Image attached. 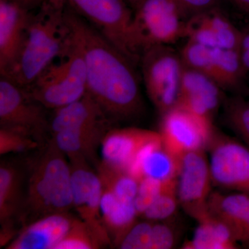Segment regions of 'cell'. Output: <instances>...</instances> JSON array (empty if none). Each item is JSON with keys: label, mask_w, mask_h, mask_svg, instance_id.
Returning <instances> with one entry per match:
<instances>
[{"label": "cell", "mask_w": 249, "mask_h": 249, "mask_svg": "<svg viewBox=\"0 0 249 249\" xmlns=\"http://www.w3.org/2000/svg\"><path fill=\"white\" fill-rule=\"evenodd\" d=\"M70 38L84 60L87 92L111 122L142 115L144 103L136 65L67 4Z\"/></svg>", "instance_id": "6da1fadb"}, {"label": "cell", "mask_w": 249, "mask_h": 249, "mask_svg": "<svg viewBox=\"0 0 249 249\" xmlns=\"http://www.w3.org/2000/svg\"><path fill=\"white\" fill-rule=\"evenodd\" d=\"M36 10L31 11L17 58L1 75L24 88L65 53L70 45L65 0H43Z\"/></svg>", "instance_id": "7a4b0ae2"}, {"label": "cell", "mask_w": 249, "mask_h": 249, "mask_svg": "<svg viewBox=\"0 0 249 249\" xmlns=\"http://www.w3.org/2000/svg\"><path fill=\"white\" fill-rule=\"evenodd\" d=\"M71 208V166L52 138L31 167L19 221L24 227L50 214L68 213Z\"/></svg>", "instance_id": "3957f363"}, {"label": "cell", "mask_w": 249, "mask_h": 249, "mask_svg": "<svg viewBox=\"0 0 249 249\" xmlns=\"http://www.w3.org/2000/svg\"><path fill=\"white\" fill-rule=\"evenodd\" d=\"M25 88L34 99L50 110L64 107L84 96L87 92L84 60L71 38L66 52Z\"/></svg>", "instance_id": "277c9868"}, {"label": "cell", "mask_w": 249, "mask_h": 249, "mask_svg": "<svg viewBox=\"0 0 249 249\" xmlns=\"http://www.w3.org/2000/svg\"><path fill=\"white\" fill-rule=\"evenodd\" d=\"M139 64L147 96L160 116L178 106L185 64L179 52L168 45L149 47Z\"/></svg>", "instance_id": "5b68a950"}, {"label": "cell", "mask_w": 249, "mask_h": 249, "mask_svg": "<svg viewBox=\"0 0 249 249\" xmlns=\"http://www.w3.org/2000/svg\"><path fill=\"white\" fill-rule=\"evenodd\" d=\"M69 7L116 46L134 65L140 60L132 35L130 7L125 0H65Z\"/></svg>", "instance_id": "8992f818"}, {"label": "cell", "mask_w": 249, "mask_h": 249, "mask_svg": "<svg viewBox=\"0 0 249 249\" xmlns=\"http://www.w3.org/2000/svg\"><path fill=\"white\" fill-rule=\"evenodd\" d=\"M134 11L132 35L140 55L152 46L186 37L188 19L177 0H145Z\"/></svg>", "instance_id": "52a82bcc"}, {"label": "cell", "mask_w": 249, "mask_h": 249, "mask_svg": "<svg viewBox=\"0 0 249 249\" xmlns=\"http://www.w3.org/2000/svg\"><path fill=\"white\" fill-rule=\"evenodd\" d=\"M45 106L31 96L25 88L1 76L0 79V124L16 129L43 142L50 131V118Z\"/></svg>", "instance_id": "ba28073f"}, {"label": "cell", "mask_w": 249, "mask_h": 249, "mask_svg": "<svg viewBox=\"0 0 249 249\" xmlns=\"http://www.w3.org/2000/svg\"><path fill=\"white\" fill-rule=\"evenodd\" d=\"M206 150L213 185L249 195V147L214 127Z\"/></svg>", "instance_id": "9c48e42d"}, {"label": "cell", "mask_w": 249, "mask_h": 249, "mask_svg": "<svg viewBox=\"0 0 249 249\" xmlns=\"http://www.w3.org/2000/svg\"><path fill=\"white\" fill-rule=\"evenodd\" d=\"M179 52L186 66L207 75L223 90L243 89L248 73L239 49L213 48L187 40Z\"/></svg>", "instance_id": "30bf717a"}, {"label": "cell", "mask_w": 249, "mask_h": 249, "mask_svg": "<svg viewBox=\"0 0 249 249\" xmlns=\"http://www.w3.org/2000/svg\"><path fill=\"white\" fill-rule=\"evenodd\" d=\"M214 129L212 121L177 106L161 115L159 132L165 148L179 159L188 152L206 150Z\"/></svg>", "instance_id": "8fae6325"}, {"label": "cell", "mask_w": 249, "mask_h": 249, "mask_svg": "<svg viewBox=\"0 0 249 249\" xmlns=\"http://www.w3.org/2000/svg\"><path fill=\"white\" fill-rule=\"evenodd\" d=\"M204 150L188 152L179 158L178 196L187 214L199 220L209 213L208 201L212 178L209 157Z\"/></svg>", "instance_id": "7c38bea8"}, {"label": "cell", "mask_w": 249, "mask_h": 249, "mask_svg": "<svg viewBox=\"0 0 249 249\" xmlns=\"http://www.w3.org/2000/svg\"><path fill=\"white\" fill-rule=\"evenodd\" d=\"M71 168L73 208L102 247L111 245L101 214L103 186L98 174L87 162H73Z\"/></svg>", "instance_id": "4fadbf2b"}, {"label": "cell", "mask_w": 249, "mask_h": 249, "mask_svg": "<svg viewBox=\"0 0 249 249\" xmlns=\"http://www.w3.org/2000/svg\"><path fill=\"white\" fill-rule=\"evenodd\" d=\"M186 37L213 48L239 49L241 30L218 7L190 18Z\"/></svg>", "instance_id": "5bb4252c"}, {"label": "cell", "mask_w": 249, "mask_h": 249, "mask_svg": "<svg viewBox=\"0 0 249 249\" xmlns=\"http://www.w3.org/2000/svg\"><path fill=\"white\" fill-rule=\"evenodd\" d=\"M223 91L207 75L185 65L178 106L213 121L225 101Z\"/></svg>", "instance_id": "9a60e30c"}, {"label": "cell", "mask_w": 249, "mask_h": 249, "mask_svg": "<svg viewBox=\"0 0 249 249\" xmlns=\"http://www.w3.org/2000/svg\"><path fill=\"white\" fill-rule=\"evenodd\" d=\"M161 139L160 132L138 127L111 128L101 142L103 160L127 170L144 147Z\"/></svg>", "instance_id": "2e32d148"}, {"label": "cell", "mask_w": 249, "mask_h": 249, "mask_svg": "<svg viewBox=\"0 0 249 249\" xmlns=\"http://www.w3.org/2000/svg\"><path fill=\"white\" fill-rule=\"evenodd\" d=\"M18 1L0 0V73L4 74L18 57L31 14Z\"/></svg>", "instance_id": "e0dca14e"}, {"label": "cell", "mask_w": 249, "mask_h": 249, "mask_svg": "<svg viewBox=\"0 0 249 249\" xmlns=\"http://www.w3.org/2000/svg\"><path fill=\"white\" fill-rule=\"evenodd\" d=\"M209 212L227 226L240 247L249 249V195L212 191Z\"/></svg>", "instance_id": "ac0fdd59"}, {"label": "cell", "mask_w": 249, "mask_h": 249, "mask_svg": "<svg viewBox=\"0 0 249 249\" xmlns=\"http://www.w3.org/2000/svg\"><path fill=\"white\" fill-rule=\"evenodd\" d=\"M67 213L50 214L24 226L10 242L9 249H55L71 227Z\"/></svg>", "instance_id": "d6986e66"}, {"label": "cell", "mask_w": 249, "mask_h": 249, "mask_svg": "<svg viewBox=\"0 0 249 249\" xmlns=\"http://www.w3.org/2000/svg\"><path fill=\"white\" fill-rule=\"evenodd\" d=\"M111 124L65 129L53 134L54 142L73 162H93L98 164L96 150Z\"/></svg>", "instance_id": "ffe728a7"}, {"label": "cell", "mask_w": 249, "mask_h": 249, "mask_svg": "<svg viewBox=\"0 0 249 249\" xmlns=\"http://www.w3.org/2000/svg\"><path fill=\"white\" fill-rule=\"evenodd\" d=\"M178 167L179 159L170 153L160 139L144 147L127 170L139 181L145 178L166 181L178 178Z\"/></svg>", "instance_id": "44dd1931"}, {"label": "cell", "mask_w": 249, "mask_h": 249, "mask_svg": "<svg viewBox=\"0 0 249 249\" xmlns=\"http://www.w3.org/2000/svg\"><path fill=\"white\" fill-rule=\"evenodd\" d=\"M52 111L53 114L50 117L52 134L65 129L113 124L88 92L75 102Z\"/></svg>", "instance_id": "7402d4cb"}, {"label": "cell", "mask_w": 249, "mask_h": 249, "mask_svg": "<svg viewBox=\"0 0 249 249\" xmlns=\"http://www.w3.org/2000/svg\"><path fill=\"white\" fill-rule=\"evenodd\" d=\"M22 174L9 163L0 167V222L1 231L14 232V219L19 217L24 195Z\"/></svg>", "instance_id": "603a6c76"}, {"label": "cell", "mask_w": 249, "mask_h": 249, "mask_svg": "<svg viewBox=\"0 0 249 249\" xmlns=\"http://www.w3.org/2000/svg\"><path fill=\"white\" fill-rule=\"evenodd\" d=\"M101 214L111 244L119 247L139 217L134 202L121 201L111 191L103 187Z\"/></svg>", "instance_id": "cb8c5ba5"}, {"label": "cell", "mask_w": 249, "mask_h": 249, "mask_svg": "<svg viewBox=\"0 0 249 249\" xmlns=\"http://www.w3.org/2000/svg\"><path fill=\"white\" fill-rule=\"evenodd\" d=\"M194 235L182 246L184 249H237L240 246L234 240L227 226L208 213L196 221Z\"/></svg>", "instance_id": "d4e9b609"}, {"label": "cell", "mask_w": 249, "mask_h": 249, "mask_svg": "<svg viewBox=\"0 0 249 249\" xmlns=\"http://www.w3.org/2000/svg\"><path fill=\"white\" fill-rule=\"evenodd\" d=\"M102 186L107 188L121 201L134 202L138 191L139 182L124 168L101 160L96 165Z\"/></svg>", "instance_id": "484cf974"}, {"label": "cell", "mask_w": 249, "mask_h": 249, "mask_svg": "<svg viewBox=\"0 0 249 249\" xmlns=\"http://www.w3.org/2000/svg\"><path fill=\"white\" fill-rule=\"evenodd\" d=\"M224 116L227 125L249 147V101L242 95L228 98L224 101Z\"/></svg>", "instance_id": "4316f807"}, {"label": "cell", "mask_w": 249, "mask_h": 249, "mask_svg": "<svg viewBox=\"0 0 249 249\" xmlns=\"http://www.w3.org/2000/svg\"><path fill=\"white\" fill-rule=\"evenodd\" d=\"M180 206L178 196V178L166 181L163 191L141 217L160 222L175 217Z\"/></svg>", "instance_id": "83f0119b"}, {"label": "cell", "mask_w": 249, "mask_h": 249, "mask_svg": "<svg viewBox=\"0 0 249 249\" xmlns=\"http://www.w3.org/2000/svg\"><path fill=\"white\" fill-rule=\"evenodd\" d=\"M102 248L88 226L81 219L73 218L71 227L55 249H96Z\"/></svg>", "instance_id": "f1b7e54d"}, {"label": "cell", "mask_w": 249, "mask_h": 249, "mask_svg": "<svg viewBox=\"0 0 249 249\" xmlns=\"http://www.w3.org/2000/svg\"><path fill=\"white\" fill-rule=\"evenodd\" d=\"M42 144L27 133L16 129L0 128V155L21 153L36 150Z\"/></svg>", "instance_id": "f546056e"}, {"label": "cell", "mask_w": 249, "mask_h": 249, "mask_svg": "<svg viewBox=\"0 0 249 249\" xmlns=\"http://www.w3.org/2000/svg\"><path fill=\"white\" fill-rule=\"evenodd\" d=\"M152 221H137L118 247L121 249H152Z\"/></svg>", "instance_id": "4dcf8cb0"}, {"label": "cell", "mask_w": 249, "mask_h": 249, "mask_svg": "<svg viewBox=\"0 0 249 249\" xmlns=\"http://www.w3.org/2000/svg\"><path fill=\"white\" fill-rule=\"evenodd\" d=\"M166 181L150 178H142L139 181L138 191L134 200V206L139 217L160 196Z\"/></svg>", "instance_id": "1f68e13d"}, {"label": "cell", "mask_w": 249, "mask_h": 249, "mask_svg": "<svg viewBox=\"0 0 249 249\" xmlns=\"http://www.w3.org/2000/svg\"><path fill=\"white\" fill-rule=\"evenodd\" d=\"M173 218L160 222H153L152 249L175 248L179 238V230Z\"/></svg>", "instance_id": "d6a6232c"}, {"label": "cell", "mask_w": 249, "mask_h": 249, "mask_svg": "<svg viewBox=\"0 0 249 249\" xmlns=\"http://www.w3.org/2000/svg\"><path fill=\"white\" fill-rule=\"evenodd\" d=\"M187 19L219 7L221 0H177Z\"/></svg>", "instance_id": "836d02e7"}, {"label": "cell", "mask_w": 249, "mask_h": 249, "mask_svg": "<svg viewBox=\"0 0 249 249\" xmlns=\"http://www.w3.org/2000/svg\"><path fill=\"white\" fill-rule=\"evenodd\" d=\"M241 58L246 70L249 73V23L241 30V39L239 47Z\"/></svg>", "instance_id": "e575fe53"}, {"label": "cell", "mask_w": 249, "mask_h": 249, "mask_svg": "<svg viewBox=\"0 0 249 249\" xmlns=\"http://www.w3.org/2000/svg\"><path fill=\"white\" fill-rule=\"evenodd\" d=\"M229 1L237 9L249 15V0H229Z\"/></svg>", "instance_id": "d590c367"}, {"label": "cell", "mask_w": 249, "mask_h": 249, "mask_svg": "<svg viewBox=\"0 0 249 249\" xmlns=\"http://www.w3.org/2000/svg\"><path fill=\"white\" fill-rule=\"evenodd\" d=\"M10 1H18L28 9L34 11L40 6L43 0H10Z\"/></svg>", "instance_id": "8d00e7d4"}, {"label": "cell", "mask_w": 249, "mask_h": 249, "mask_svg": "<svg viewBox=\"0 0 249 249\" xmlns=\"http://www.w3.org/2000/svg\"><path fill=\"white\" fill-rule=\"evenodd\" d=\"M131 9L136 11L145 0H125Z\"/></svg>", "instance_id": "74e56055"}]
</instances>
